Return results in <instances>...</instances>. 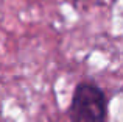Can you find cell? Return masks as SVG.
Wrapping results in <instances>:
<instances>
[{
    "label": "cell",
    "mask_w": 123,
    "mask_h": 122,
    "mask_svg": "<svg viewBox=\"0 0 123 122\" xmlns=\"http://www.w3.org/2000/svg\"><path fill=\"white\" fill-rule=\"evenodd\" d=\"M108 100L100 86L92 81L76 85L69 107L70 122H106Z\"/></svg>",
    "instance_id": "6da1fadb"
}]
</instances>
